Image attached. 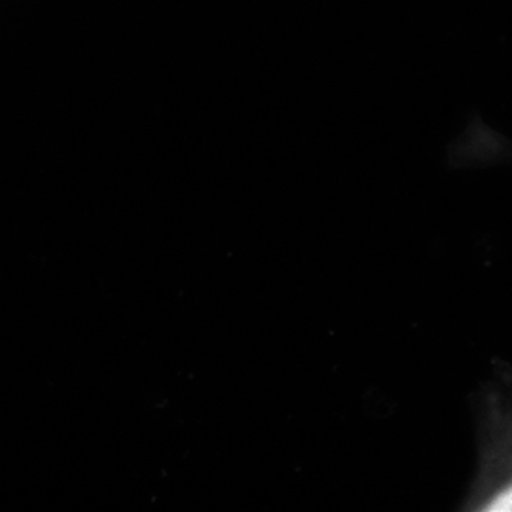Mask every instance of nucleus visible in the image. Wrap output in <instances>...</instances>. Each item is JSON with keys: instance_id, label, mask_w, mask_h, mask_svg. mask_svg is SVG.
I'll return each instance as SVG.
<instances>
[{"instance_id": "obj_1", "label": "nucleus", "mask_w": 512, "mask_h": 512, "mask_svg": "<svg viewBox=\"0 0 512 512\" xmlns=\"http://www.w3.org/2000/svg\"><path fill=\"white\" fill-rule=\"evenodd\" d=\"M486 512H512V482L495 492L482 507Z\"/></svg>"}]
</instances>
